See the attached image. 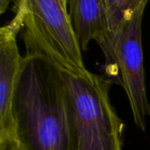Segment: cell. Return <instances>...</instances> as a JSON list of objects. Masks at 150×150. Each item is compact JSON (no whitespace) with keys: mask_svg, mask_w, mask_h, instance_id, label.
<instances>
[{"mask_svg":"<svg viewBox=\"0 0 150 150\" xmlns=\"http://www.w3.org/2000/svg\"><path fill=\"white\" fill-rule=\"evenodd\" d=\"M12 112L24 150H75L72 102L63 72L43 55L23 56Z\"/></svg>","mask_w":150,"mask_h":150,"instance_id":"cell-1","label":"cell"},{"mask_svg":"<svg viewBox=\"0 0 150 150\" xmlns=\"http://www.w3.org/2000/svg\"><path fill=\"white\" fill-rule=\"evenodd\" d=\"M62 1H63L66 4H68V0H62Z\"/></svg>","mask_w":150,"mask_h":150,"instance_id":"cell-10","label":"cell"},{"mask_svg":"<svg viewBox=\"0 0 150 150\" xmlns=\"http://www.w3.org/2000/svg\"><path fill=\"white\" fill-rule=\"evenodd\" d=\"M149 0H105L110 33L117 28L124 18L142 4H147Z\"/></svg>","mask_w":150,"mask_h":150,"instance_id":"cell-7","label":"cell"},{"mask_svg":"<svg viewBox=\"0 0 150 150\" xmlns=\"http://www.w3.org/2000/svg\"><path fill=\"white\" fill-rule=\"evenodd\" d=\"M0 150H24L16 139L0 142Z\"/></svg>","mask_w":150,"mask_h":150,"instance_id":"cell-8","label":"cell"},{"mask_svg":"<svg viewBox=\"0 0 150 150\" xmlns=\"http://www.w3.org/2000/svg\"><path fill=\"white\" fill-rule=\"evenodd\" d=\"M68 6L83 51L91 40L98 44L110 34L105 0H68Z\"/></svg>","mask_w":150,"mask_h":150,"instance_id":"cell-6","label":"cell"},{"mask_svg":"<svg viewBox=\"0 0 150 150\" xmlns=\"http://www.w3.org/2000/svg\"><path fill=\"white\" fill-rule=\"evenodd\" d=\"M147 4L130 12L122 23L100 41L105 58V72L112 82L124 89L136 127L145 131L150 105L145 83L142 22Z\"/></svg>","mask_w":150,"mask_h":150,"instance_id":"cell-4","label":"cell"},{"mask_svg":"<svg viewBox=\"0 0 150 150\" xmlns=\"http://www.w3.org/2000/svg\"><path fill=\"white\" fill-rule=\"evenodd\" d=\"M11 1V0H0V13L1 14H3L7 10Z\"/></svg>","mask_w":150,"mask_h":150,"instance_id":"cell-9","label":"cell"},{"mask_svg":"<svg viewBox=\"0 0 150 150\" xmlns=\"http://www.w3.org/2000/svg\"><path fill=\"white\" fill-rule=\"evenodd\" d=\"M24 18L26 52L43 55L62 70L88 76L68 4L62 0H15Z\"/></svg>","mask_w":150,"mask_h":150,"instance_id":"cell-2","label":"cell"},{"mask_svg":"<svg viewBox=\"0 0 150 150\" xmlns=\"http://www.w3.org/2000/svg\"><path fill=\"white\" fill-rule=\"evenodd\" d=\"M62 72L72 102L75 150H122L124 123L109 98L111 81Z\"/></svg>","mask_w":150,"mask_h":150,"instance_id":"cell-3","label":"cell"},{"mask_svg":"<svg viewBox=\"0 0 150 150\" xmlns=\"http://www.w3.org/2000/svg\"><path fill=\"white\" fill-rule=\"evenodd\" d=\"M23 25V14L16 11L11 21L0 29V142L16 139L12 105L23 60L17 35Z\"/></svg>","mask_w":150,"mask_h":150,"instance_id":"cell-5","label":"cell"}]
</instances>
